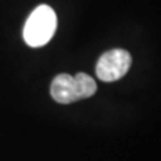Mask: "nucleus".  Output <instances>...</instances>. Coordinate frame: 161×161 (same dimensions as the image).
<instances>
[{
    "instance_id": "f257e3e1",
    "label": "nucleus",
    "mask_w": 161,
    "mask_h": 161,
    "mask_svg": "<svg viewBox=\"0 0 161 161\" xmlns=\"http://www.w3.org/2000/svg\"><path fill=\"white\" fill-rule=\"evenodd\" d=\"M97 92V83L90 75L78 73L77 75L58 74L53 79L50 93L58 103H73L79 99L93 97Z\"/></svg>"
},
{
    "instance_id": "f03ea898",
    "label": "nucleus",
    "mask_w": 161,
    "mask_h": 161,
    "mask_svg": "<svg viewBox=\"0 0 161 161\" xmlns=\"http://www.w3.org/2000/svg\"><path fill=\"white\" fill-rule=\"evenodd\" d=\"M57 14L47 4H40L30 14L23 27V39L30 47L47 44L57 31Z\"/></svg>"
},
{
    "instance_id": "7ed1b4c3",
    "label": "nucleus",
    "mask_w": 161,
    "mask_h": 161,
    "mask_svg": "<svg viewBox=\"0 0 161 161\" xmlns=\"http://www.w3.org/2000/svg\"><path fill=\"white\" fill-rule=\"evenodd\" d=\"M130 66L132 57L126 50L113 48L101 55L95 66V73L103 82H114L126 75Z\"/></svg>"
}]
</instances>
